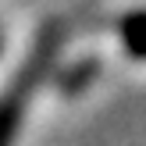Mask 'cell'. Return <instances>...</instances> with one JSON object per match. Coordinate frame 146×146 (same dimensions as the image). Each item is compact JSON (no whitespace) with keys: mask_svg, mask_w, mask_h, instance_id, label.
Returning a JSON list of instances; mask_svg holds the SVG:
<instances>
[{"mask_svg":"<svg viewBox=\"0 0 146 146\" xmlns=\"http://www.w3.org/2000/svg\"><path fill=\"white\" fill-rule=\"evenodd\" d=\"M61 43H64V25L46 21L39 29V36L32 39V50H29L25 64L18 68L14 82L0 93V146H14V139L21 132V121H25V111H29V100L54 71Z\"/></svg>","mask_w":146,"mask_h":146,"instance_id":"cell-1","label":"cell"},{"mask_svg":"<svg viewBox=\"0 0 146 146\" xmlns=\"http://www.w3.org/2000/svg\"><path fill=\"white\" fill-rule=\"evenodd\" d=\"M118 39L132 61H146V7H135L118 18Z\"/></svg>","mask_w":146,"mask_h":146,"instance_id":"cell-2","label":"cell"},{"mask_svg":"<svg viewBox=\"0 0 146 146\" xmlns=\"http://www.w3.org/2000/svg\"><path fill=\"white\" fill-rule=\"evenodd\" d=\"M0 50H4V36H0Z\"/></svg>","mask_w":146,"mask_h":146,"instance_id":"cell-3","label":"cell"}]
</instances>
